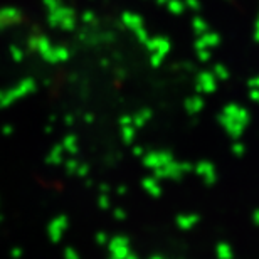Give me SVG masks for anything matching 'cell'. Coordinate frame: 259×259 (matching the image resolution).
<instances>
[{"label":"cell","instance_id":"cell-1","mask_svg":"<svg viewBox=\"0 0 259 259\" xmlns=\"http://www.w3.org/2000/svg\"><path fill=\"white\" fill-rule=\"evenodd\" d=\"M194 170V165L190 162H170L167 165L160 168H155L153 170V177L157 180H163V179H170V180H180L184 177L185 174L192 172Z\"/></svg>","mask_w":259,"mask_h":259},{"label":"cell","instance_id":"cell-2","mask_svg":"<svg viewBox=\"0 0 259 259\" xmlns=\"http://www.w3.org/2000/svg\"><path fill=\"white\" fill-rule=\"evenodd\" d=\"M174 160H175L174 155L167 152V150H163V152H150V153L143 155V165L152 170L163 167V165L174 162Z\"/></svg>","mask_w":259,"mask_h":259},{"label":"cell","instance_id":"cell-3","mask_svg":"<svg viewBox=\"0 0 259 259\" xmlns=\"http://www.w3.org/2000/svg\"><path fill=\"white\" fill-rule=\"evenodd\" d=\"M219 123L222 125V128L226 130L227 135L232 138V140H237L242 137V133H244V130L247 128L246 123H242L239 120H236V118H231L224 115V113H221L219 115Z\"/></svg>","mask_w":259,"mask_h":259},{"label":"cell","instance_id":"cell-4","mask_svg":"<svg viewBox=\"0 0 259 259\" xmlns=\"http://www.w3.org/2000/svg\"><path fill=\"white\" fill-rule=\"evenodd\" d=\"M128 244H130L128 237L116 236V237H113V239L108 241L106 246H108V249H110L113 259H126L130 252H132Z\"/></svg>","mask_w":259,"mask_h":259},{"label":"cell","instance_id":"cell-5","mask_svg":"<svg viewBox=\"0 0 259 259\" xmlns=\"http://www.w3.org/2000/svg\"><path fill=\"white\" fill-rule=\"evenodd\" d=\"M195 88L200 95H210V93L217 91V79L212 72H200L197 77Z\"/></svg>","mask_w":259,"mask_h":259},{"label":"cell","instance_id":"cell-6","mask_svg":"<svg viewBox=\"0 0 259 259\" xmlns=\"http://www.w3.org/2000/svg\"><path fill=\"white\" fill-rule=\"evenodd\" d=\"M195 174L204 180L205 185H214L217 182V172H215V167L212 165L210 162H199L194 167Z\"/></svg>","mask_w":259,"mask_h":259},{"label":"cell","instance_id":"cell-7","mask_svg":"<svg viewBox=\"0 0 259 259\" xmlns=\"http://www.w3.org/2000/svg\"><path fill=\"white\" fill-rule=\"evenodd\" d=\"M222 113L231 118H236V120H239L242 123H246V125H249V111L246 110V108H242L239 105H234V103H231V105L224 106V110H222Z\"/></svg>","mask_w":259,"mask_h":259},{"label":"cell","instance_id":"cell-8","mask_svg":"<svg viewBox=\"0 0 259 259\" xmlns=\"http://www.w3.org/2000/svg\"><path fill=\"white\" fill-rule=\"evenodd\" d=\"M185 111L189 113V115H197V113H200L202 110H204L205 106V101L202 96H190L189 100H185Z\"/></svg>","mask_w":259,"mask_h":259},{"label":"cell","instance_id":"cell-9","mask_svg":"<svg viewBox=\"0 0 259 259\" xmlns=\"http://www.w3.org/2000/svg\"><path fill=\"white\" fill-rule=\"evenodd\" d=\"M200 217L197 215V214H184V215H179L177 217V226H179V229H182V231H190V229H194V227L197 226V222H199Z\"/></svg>","mask_w":259,"mask_h":259},{"label":"cell","instance_id":"cell-10","mask_svg":"<svg viewBox=\"0 0 259 259\" xmlns=\"http://www.w3.org/2000/svg\"><path fill=\"white\" fill-rule=\"evenodd\" d=\"M142 185H143L145 192L150 194L152 197H160V195H162V187H160L158 180L155 179V177H147V179H143Z\"/></svg>","mask_w":259,"mask_h":259},{"label":"cell","instance_id":"cell-11","mask_svg":"<svg viewBox=\"0 0 259 259\" xmlns=\"http://www.w3.org/2000/svg\"><path fill=\"white\" fill-rule=\"evenodd\" d=\"M215 256L217 259H232L234 257V251H232L231 244H227V242H219L215 246Z\"/></svg>","mask_w":259,"mask_h":259},{"label":"cell","instance_id":"cell-12","mask_svg":"<svg viewBox=\"0 0 259 259\" xmlns=\"http://www.w3.org/2000/svg\"><path fill=\"white\" fill-rule=\"evenodd\" d=\"M150 118H152V111L150 110H142L138 111L137 115L133 116V126L135 128H142L145 126L147 123L150 121Z\"/></svg>","mask_w":259,"mask_h":259},{"label":"cell","instance_id":"cell-13","mask_svg":"<svg viewBox=\"0 0 259 259\" xmlns=\"http://www.w3.org/2000/svg\"><path fill=\"white\" fill-rule=\"evenodd\" d=\"M135 137H137V128L133 125H128V126H121V138L125 143H133Z\"/></svg>","mask_w":259,"mask_h":259},{"label":"cell","instance_id":"cell-14","mask_svg":"<svg viewBox=\"0 0 259 259\" xmlns=\"http://www.w3.org/2000/svg\"><path fill=\"white\" fill-rule=\"evenodd\" d=\"M66 226H67L66 217H59V219L54 222V226H53V237L54 239H59L61 234H63V231L66 229Z\"/></svg>","mask_w":259,"mask_h":259},{"label":"cell","instance_id":"cell-15","mask_svg":"<svg viewBox=\"0 0 259 259\" xmlns=\"http://www.w3.org/2000/svg\"><path fill=\"white\" fill-rule=\"evenodd\" d=\"M64 147L67 148V152H71V153H76L77 152V143H76V137H67L64 140Z\"/></svg>","mask_w":259,"mask_h":259},{"label":"cell","instance_id":"cell-16","mask_svg":"<svg viewBox=\"0 0 259 259\" xmlns=\"http://www.w3.org/2000/svg\"><path fill=\"white\" fill-rule=\"evenodd\" d=\"M214 74L217 76V79H222V81L229 79V71H227L224 66H215L214 67Z\"/></svg>","mask_w":259,"mask_h":259},{"label":"cell","instance_id":"cell-17","mask_svg":"<svg viewBox=\"0 0 259 259\" xmlns=\"http://www.w3.org/2000/svg\"><path fill=\"white\" fill-rule=\"evenodd\" d=\"M232 153L236 155V157H242V155L246 153V147H244V143H239V142H236L234 145H232Z\"/></svg>","mask_w":259,"mask_h":259},{"label":"cell","instance_id":"cell-18","mask_svg":"<svg viewBox=\"0 0 259 259\" xmlns=\"http://www.w3.org/2000/svg\"><path fill=\"white\" fill-rule=\"evenodd\" d=\"M98 205L101 207V209H110V195L108 194H101L98 197Z\"/></svg>","mask_w":259,"mask_h":259},{"label":"cell","instance_id":"cell-19","mask_svg":"<svg viewBox=\"0 0 259 259\" xmlns=\"http://www.w3.org/2000/svg\"><path fill=\"white\" fill-rule=\"evenodd\" d=\"M76 174L79 175V177H88V174H90V167H88V163H79V167H77Z\"/></svg>","mask_w":259,"mask_h":259},{"label":"cell","instance_id":"cell-20","mask_svg":"<svg viewBox=\"0 0 259 259\" xmlns=\"http://www.w3.org/2000/svg\"><path fill=\"white\" fill-rule=\"evenodd\" d=\"M108 236L105 234V232H98L96 234V244H100V246H106L108 244Z\"/></svg>","mask_w":259,"mask_h":259},{"label":"cell","instance_id":"cell-21","mask_svg":"<svg viewBox=\"0 0 259 259\" xmlns=\"http://www.w3.org/2000/svg\"><path fill=\"white\" fill-rule=\"evenodd\" d=\"M249 100L251 101H254L259 105V88H251V91H249Z\"/></svg>","mask_w":259,"mask_h":259},{"label":"cell","instance_id":"cell-22","mask_svg":"<svg viewBox=\"0 0 259 259\" xmlns=\"http://www.w3.org/2000/svg\"><path fill=\"white\" fill-rule=\"evenodd\" d=\"M128 125H133V116L125 115L120 118V126H128Z\"/></svg>","mask_w":259,"mask_h":259},{"label":"cell","instance_id":"cell-23","mask_svg":"<svg viewBox=\"0 0 259 259\" xmlns=\"http://www.w3.org/2000/svg\"><path fill=\"white\" fill-rule=\"evenodd\" d=\"M113 215H115L116 221H125L126 219V212L123 209H116L115 212H113Z\"/></svg>","mask_w":259,"mask_h":259},{"label":"cell","instance_id":"cell-24","mask_svg":"<svg viewBox=\"0 0 259 259\" xmlns=\"http://www.w3.org/2000/svg\"><path fill=\"white\" fill-rule=\"evenodd\" d=\"M66 167H67V172H72V174H74L76 170H77V167H79V163H77L76 160H69Z\"/></svg>","mask_w":259,"mask_h":259},{"label":"cell","instance_id":"cell-25","mask_svg":"<svg viewBox=\"0 0 259 259\" xmlns=\"http://www.w3.org/2000/svg\"><path fill=\"white\" fill-rule=\"evenodd\" d=\"M162 59H163V54H155L153 58H152V66H160V63H162Z\"/></svg>","mask_w":259,"mask_h":259},{"label":"cell","instance_id":"cell-26","mask_svg":"<svg viewBox=\"0 0 259 259\" xmlns=\"http://www.w3.org/2000/svg\"><path fill=\"white\" fill-rule=\"evenodd\" d=\"M66 259H79V254L74 249H67L66 251Z\"/></svg>","mask_w":259,"mask_h":259},{"label":"cell","instance_id":"cell-27","mask_svg":"<svg viewBox=\"0 0 259 259\" xmlns=\"http://www.w3.org/2000/svg\"><path fill=\"white\" fill-rule=\"evenodd\" d=\"M133 155H137V157H143V155H145L143 147H135L133 148Z\"/></svg>","mask_w":259,"mask_h":259},{"label":"cell","instance_id":"cell-28","mask_svg":"<svg viewBox=\"0 0 259 259\" xmlns=\"http://www.w3.org/2000/svg\"><path fill=\"white\" fill-rule=\"evenodd\" d=\"M249 84V88H259V76L257 77H252V79L247 82Z\"/></svg>","mask_w":259,"mask_h":259},{"label":"cell","instance_id":"cell-29","mask_svg":"<svg viewBox=\"0 0 259 259\" xmlns=\"http://www.w3.org/2000/svg\"><path fill=\"white\" fill-rule=\"evenodd\" d=\"M100 192H101V194H110V187H108L106 184H101V185H100Z\"/></svg>","mask_w":259,"mask_h":259},{"label":"cell","instance_id":"cell-30","mask_svg":"<svg viewBox=\"0 0 259 259\" xmlns=\"http://www.w3.org/2000/svg\"><path fill=\"white\" fill-rule=\"evenodd\" d=\"M252 222H254L256 226H259V209L254 210V214H252Z\"/></svg>","mask_w":259,"mask_h":259},{"label":"cell","instance_id":"cell-31","mask_svg":"<svg viewBox=\"0 0 259 259\" xmlns=\"http://www.w3.org/2000/svg\"><path fill=\"white\" fill-rule=\"evenodd\" d=\"M84 121H86V123H93V121H95V115H91V113H88V115L84 116Z\"/></svg>","mask_w":259,"mask_h":259},{"label":"cell","instance_id":"cell-32","mask_svg":"<svg viewBox=\"0 0 259 259\" xmlns=\"http://www.w3.org/2000/svg\"><path fill=\"white\" fill-rule=\"evenodd\" d=\"M118 194H120V195H125V194H126V187H125V185L118 187Z\"/></svg>","mask_w":259,"mask_h":259},{"label":"cell","instance_id":"cell-33","mask_svg":"<svg viewBox=\"0 0 259 259\" xmlns=\"http://www.w3.org/2000/svg\"><path fill=\"white\" fill-rule=\"evenodd\" d=\"M200 59H202V61H207V59H209V56H207V54L204 53V54H200Z\"/></svg>","mask_w":259,"mask_h":259},{"label":"cell","instance_id":"cell-34","mask_svg":"<svg viewBox=\"0 0 259 259\" xmlns=\"http://www.w3.org/2000/svg\"><path fill=\"white\" fill-rule=\"evenodd\" d=\"M66 121H67V125H72V116H67Z\"/></svg>","mask_w":259,"mask_h":259},{"label":"cell","instance_id":"cell-35","mask_svg":"<svg viewBox=\"0 0 259 259\" xmlns=\"http://www.w3.org/2000/svg\"><path fill=\"white\" fill-rule=\"evenodd\" d=\"M150 259H162V257H160V256H153V257H150Z\"/></svg>","mask_w":259,"mask_h":259},{"label":"cell","instance_id":"cell-36","mask_svg":"<svg viewBox=\"0 0 259 259\" xmlns=\"http://www.w3.org/2000/svg\"><path fill=\"white\" fill-rule=\"evenodd\" d=\"M110 259H113V257H110Z\"/></svg>","mask_w":259,"mask_h":259}]
</instances>
